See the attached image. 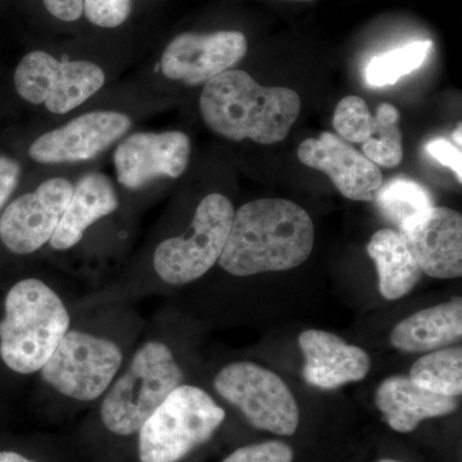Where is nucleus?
Wrapping results in <instances>:
<instances>
[{"label":"nucleus","instance_id":"nucleus-1","mask_svg":"<svg viewBox=\"0 0 462 462\" xmlns=\"http://www.w3.org/2000/svg\"><path fill=\"white\" fill-rule=\"evenodd\" d=\"M315 227L302 207L285 199H257L234 214L220 266L234 276L285 272L305 263Z\"/></svg>","mask_w":462,"mask_h":462},{"label":"nucleus","instance_id":"nucleus-2","mask_svg":"<svg viewBox=\"0 0 462 462\" xmlns=\"http://www.w3.org/2000/svg\"><path fill=\"white\" fill-rule=\"evenodd\" d=\"M300 96L288 88L263 87L240 69L207 81L200 94L203 120L230 141L258 144L284 141L300 114Z\"/></svg>","mask_w":462,"mask_h":462},{"label":"nucleus","instance_id":"nucleus-3","mask_svg":"<svg viewBox=\"0 0 462 462\" xmlns=\"http://www.w3.org/2000/svg\"><path fill=\"white\" fill-rule=\"evenodd\" d=\"M60 296L44 282L29 278L9 289L0 321V357L18 374L41 372L69 329Z\"/></svg>","mask_w":462,"mask_h":462},{"label":"nucleus","instance_id":"nucleus-4","mask_svg":"<svg viewBox=\"0 0 462 462\" xmlns=\"http://www.w3.org/2000/svg\"><path fill=\"white\" fill-rule=\"evenodd\" d=\"M182 379L184 374L169 346L157 340L145 343L134 355L126 373L106 392L100 404L103 425L116 436L138 434Z\"/></svg>","mask_w":462,"mask_h":462},{"label":"nucleus","instance_id":"nucleus-5","mask_svg":"<svg viewBox=\"0 0 462 462\" xmlns=\"http://www.w3.org/2000/svg\"><path fill=\"white\" fill-rule=\"evenodd\" d=\"M223 407L206 391L179 385L139 430L141 462H179L211 439L225 420Z\"/></svg>","mask_w":462,"mask_h":462},{"label":"nucleus","instance_id":"nucleus-6","mask_svg":"<svg viewBox=\"0 0 462 462\" xmlns=\"http://www.w3.org/2000/svg\"><path fill=\"white\" fill-rule=\"evenodd\" d=\"M234 207L223 194L212 193L197 207L190 230L163 240L154 251L153 266L167 284L184 285L202 278L223 254Z\"/></svg>","mask_w":462,"mask_h":462},{"label":"nucleus","instance_id":"nucleus-7","mask_svg":"<svg viewBox=\"0 0 462 462\" xmlns=\"http://www.w3.org/2000/svg\"><path fill=\"white\" fill-rule=\"evenodd\" d=\"M216 392L261 430L291 436L300 425V409L291 389L275 373L254 363H233L218 372Z\"/></svg>","mask_w":462,"mask_h":462},{"label":"nucleus","instance_id":"nucleus-8","mask_svg":"<svg viewBox=\"0 0 462 462\" xmlns=\"http://www.w3.org/2000/svg\"><path fill=\"white\" fill-rule=\"evenodd\" d=\"M120 346L83 331H67L41 370L58 393L76 401L98 400L114 383L123 365Z\"/></svg>","mask_w":462,"mask_h":462},{"label":"nucleus","instance_id":"nucleus-9","mask_svg":"<svg viewBox=\"0 0 462 462\" xmlns=\"http://www.w3.org/2000/svg\"><path fill=\"white\" fill-rule=\"evenodd\" d=\"M105 83V71L96 63L60 62L42 51L26 54L14 71V87L21 98L32 105H44L56 115L78 108Z\"/></svg>","mask_w":462,"mask_h":462},{"label":"nucleus","instance_id":"nucleus-10","mask_svg":"<svg viewBox=\"0 0 462 462\" xmlns=\"http://www.w3.org/2000/svg\"><path fill=\"white\" fill-rule=\"evenodd\" d=\"M72 193L71 182L53 178L14 199L0 216V239L5 247L16 254H30L50 243Z\"/></svg>","mask_w":462,"mask_h":462},{"label":"nucleus","instance_id":"nucleus-11","mask_svg":"<svg viewBox=\"0 0 462 462\" xmlns=\"http://www.w3.org/2000/svg\"><path fill=\"white\" fill-rule=\"evenodd\" d=\"M400 236L422 273L437 279L462 275V217L447 207H430L406 218Z\"/></svg>","mask_w":462,"mask_h":462},{"label":"nucleus","instance_id":"nucleus-12","mask_svg":"<svg viewBox=\"0 0 462 462\" xmlns=\"http://www.w3.org/2000/svg\"><path fill=\"white\" fill-rule=\"evenodd\" d=\"M247 50V39L239 32H185L167 45L161 69L166 78L194 87L227 71Z\"/></svg>","mask_w":462,"mask_h":462},{"label":"nucleus","instance_id":"nucleus-13","mask_svg":"<svg viewBox=\"0 0 462 462\" xmlns=\"http://www.w3.org/2000/svg\"><path fill=\"white\" fill-rule=\"evenodd\" d=\"M132 127L129 116L115 111L79 116L30 145L29 156L39 163L83 162L99 156Z\"/></svg>","mask_w":462,"mask_h":462},{"label":"nucleus","instance_id":"nucleus-14","mask_svg":"<svg viewBox=\"0 0 462 462\" xmlns=\"http://www.w3.org/2000/svg\"><path fill=\"white\" fill-rule=\"evenodd\" d=\"M190 158V141L184 133H138L116 148L117 179L127 189H139L158 178H180Z\"/></svg>","mask_w":462,"mask_h":462},{"label":"nucleus","instance_id":"nucleus-15","mask_svg":"<svg viewBox=\"0 0 462 462\" xmlns=\"http://www.w3.org/2000/svg\"><path fill=\"white\" fill-rule=\"evenodd\" d=\"M298 158L310 169L327 173L334 187L348 199L373 202L383 184L379 167L331 133L300 143Z\"/></svg>","mask_w":462,"mask_h":462},{"label":"nucleus","instance_id":"nucleus-16","mask_svg":"<svg viewBox=\"0 0 462 462\" xmlns=\"http://www.w3.org/2000/svg\"><path fill=\"white\" fill-rule=\"evenodd\" d=\"M305 356L303 376L321 389H336L366 378L372 366L370 356L360 346H351L336 334L310 329L298 338Z\"/></svg>","mask_w":462,"mask_h":462},{"label":"nucleus","instance_id":"nucleus-17","mask_svg":"<svg viewBox=\"0 0 462 462\" xmlns=\"http://www.w3.org/2000/svg\"><path fill=\"white\" fill-rule=\"evenodd\" d=\"M375 403L392 430L410 433L422 420L454 412L457 397L434 393L419 387L409 376L396 375L379 385Z\"/></svg>","mask_w":462,"mask_h":462},{"label":"nucleus","instance_id":"nucleus-18","mask_svg":"<svg viewBox=\"0 0 462 462\" xmlns=\"http://www.w3.org/2000/svg\"><path fill=\"white\" fill-rule=\"evenodd\" d=\"M117 207V194L107 176L99 172L83 176L50 240L51 247L57 251L75 247L91 225L111 215Z\"/></svg>","mask_w":462,"mask_h":462},{"label":"nucleus","instance_id":"nucleus-19","mask_svg":"<svg viewBox=\"0 0 462 462\" xmlns=\"http://www.w3.org/2000/svg\"><path fill=\"white\" fill-rule=\"evenodd\" d=\"M461 336L462 300L455 298L398 322L392 330L391 343L404 352H430L457 342Z\"/></svg>","mask_w":462,"mask_h":462},{"label":"nucleus","instance_id":"nucleus-20","mask_svg":"<svg viewBox=\"0 0 462 462\" xmlns=\"http://www.w3.org/2000/svg\"><path fill=\"white\" fill-rule=\"evenodd\" d=\"M366 249L376 264L379 289L383 297L389 300L402 298L420 282V267L402 236L396 231H376Z\"/></svg>","mask_w":462,"mask_h":462},{"label":"nucleus","instance_id":"nucleus-21","mask_svg":"<svg viewBox=\"0 0 462 462\" xmlns=\"http://www.w3.org/2000/svg\"><path fill=\"white\" fill-rule=\"evenodd\" d=\"M410 379L419 387L443 396L462 393V349H439L412 365Z\"/></svg>","mask_w":462,"mask_h":462},{"label":"nucleus","instance_id":"nucleus-22","mask_svg":"<svg viewBox=\"0 0 462 462\" xmlns=\"http://www.w3.org/2000/svg\"><path fill=\"white\" fill-rule=\"evenodd\" d=\"M400 112L394 106L383 103L373 116L372 132L363 143L364 156L376 166L396 167L403 158Z\"/></svg>","mask_w":462,"mask_h":462},{"label":"nucleus","instance_id":"nucleus-23","mask_svg":"<svg viewBox=\"0 0 462 462\" xmlns=\"http://www.w3.org/2000/svg\"><path fill=\"white\" fill-rule=\"evenodd\" d=\"M433 42H412L382 56L374 57L365 69L366 84L372 88L398 83L403 76L420 69L433 51Z\"/></svg>","mask_w":462,"mask_h":462},{"label":"nucleus","instance_id":"nucleus-24","mask_svg":"<svg viewBox=\"0 0 462 462\" xmlns=\"http://www.w3.org/2000/svg\"><path fill=\"white\" fill-rule=\"evenodd\" d=\"M374 202L382 215L398 226L406 218L434 206L430 191L419 182L404 178L383 182Z\"/></svg>","mask_w":462,"mask_h":462},{"label":"nucleus","instance_id":"nucleus-25","mask_svg":"<svg viewBox=\"0 0 462 462\" xmlns=\"http://www.w3.org/2000/svg\"><path fill=\"white\" fill-rule=\"evenodd\" d=\"M372 125V112L360 97H346L337 106L333 126L343 141L363 144L369 138Z\"/></svg>","mask_w":462,"mask_h":462},{"label":"nucleus","instance_id":"nucleus-26","mask_svg":"<svg viewBox=\"0 0 462 462\" xmlns=\"http://www.w3.org/2000/svg\"><path fill=\"white\" fill-rule=\"evenodd\" d=\"M84 9L91 23L114 29L129 18L132 0H84Z\"/></svg>","mask_w":462,"mask_h":462},{"label":"nucleus","instance_id":"nucleus-27","mask_svg":"<svg viewBox=\"0 0 462 462\" xmlns=\"http://www.w3.org/2000/svg\"><path fill=\"white\" fill-rule=\"evenodd\" d=\"M293 449L281 440H267L236 449L221 462H291Z\"/></svg>","mask_w":462,"mask_h":462},{"label":"nucleus","instance_id":"nucleus-28","mask_svg":"<svg viewBox=\"0 0 462 462\" xmlns=\"http://www.w3.org/2000/svg\"><path fill=\"white\" fill-rule=\"evenodd\" d=\"M428 154L438 161L440 165L448 167L454 171L458 182L462 181V154L461 148L452 144L447 139L438 138L428 143Z\"/></svg>","mask_w":462,"mask_h":462},{"label":"nucleus","instance_id":"nucleus-29","mask_svg":"<svg viewBox=\"0 0 462 462\" xmlns=\"http://www.w3.org/2000/svg\"><path fill=\"white\" fill-rule=\"evenodd\" d=\"M21 166L12 158L0 156V211L17 188Z\"/></svg>","mask_w":462,"mask_h":462},{"label":"nucleus","instance_id":"nucleus-30","mask_svg":"<svg viewBox=\"0 0 462 462\" xmlns=\"http://www.w3.org/2000/svg\"><path fill=\"white\" fill-rule=\"evenodd\" d=\"M51 16L66 23L78 21L83 16L84 0H42Z\"/></svg>","mask_w":462,"mask_h":462},{"label":"nucleus","instance_id":"nucleus-31","mask_svg":"<svg viewBox=\"0 0 462 462\" xmlns=\"http://www.w3.org/2000/svg\"><path fill=\"white\" fill-rule=\"evenodd\" d=\"M0 462H35L27 458L26 456L17 454V452L2 451L0 452Z\"/></svg>","mask_w":462,"mask_h":462},{"label":"nucleus","instance_id":"nucleus-32","mask_svg":"<svg viewBox=\"0 0 462 462\" xmlns=\"http://www.w3.org/2000/svg\"><path fill=\"white\" fill-rule=\"evenodd\" d=\"M452 138H454V143L456 145H458V148H461V125H458L457 129L455 130L454 135H452Z\"/></svg>","mask_w":462,"mask_h":462},{"label":"nucleus","instance_id":"nucleus-33","mask_svg":"<svg viewBox=\"0 0 462 462\" xmlns=\"http://www.w3.org/2000/svg\"><path fill=\"white\" fill-rule=\"evenodd\" d=\"M379 462H401V461L391 460V458H385V460H382V461H379Z\"/></svg>","mask_w":462,"mask_h":462},{"label":"nucleus","instance_id":"nucleus-34","mask_svg":"<svg viewBox=\"0 0 462 462\" xmlns=\"http://www.w3.org/2000/svg\"><path fill=\"white\" fill-rule=\"evenodd\" d=\"M291 2H311V0H291Z\"/></svg>","mask_w":462,"mask_h":462}]
</instances>
